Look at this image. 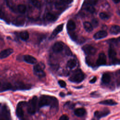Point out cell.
Masks as SVG:
<instances>
[{
	"instance_id": "obj_1",
	"label": "cell",
	"mask_w": 120,
	"mask_h": 120,
	"mask_svg": "<svg viewBox=\"0 0 120 120\" xmlns=\"http://www.w3.org/2000/svg\"><path fill=\"white\" fill-rule=\"evenodd\" d=\"M38 104L39 107L45 106H51L53 107H56L58 105V101L54 97L42 95L40 97Z\"/></svg>"
},
{
	"instance_id": "obj_2",
	"label": "cell",
	"mask_w": 120,
	"mask_h": 120,
	"mask_svg": "<svg viewBox=\"0 0 120 120\" xmlns=\"http://www.w3.org/2000/svg\"><path fill=\"white\" fill-rule=\"evenodd\" d=\"M85 77V75L81 69L75 70L69 78V80L72 82L79 83L82 81Z\"/></svg>"
},
{
	"instance_id": "obj_3",
	"label": "cell",
	"mask_w": 120,
	"mask_h": 120,
	"mask_svg": "<svg viewBox=\"0 0 120 120\" xmlns=\"http://www.w3.org/2000/svg\"><path fill=\"white\" fill-rule=\"evenodd\" d=\"M38 104V98L36 96H34L32 99L29 100L27 104V111L30 114L35 113Z\"/></svg>"
},
{
	"instance_id": "obj_4",
	"label": "cell",
	"mask_w": 120,
	"mask_h": 120,
	"mask_svg": "<svg viewBox=\"0 0 120 120\" xmlns=\"http://www.w3.org/2000/svg\"><path fill=\"white\" fill-rule=\"evenodd\" d=\"M45 68L44 64L42 63H39L35 65L33 67V73L39 77H43L45 76V73L44 71Z\"/></svg>"
},
{
	"instance_id": "obj_5",
	"label": "cell",
	"mask_w": 120,
	"mask_h": 120,
	"mask_svg": "<svg viewBox=\"0 0 120 120\" xmlns=\"http://www.w3.org/2000/svg\"><path fill=\"white\" fill-rule=\"evenodd\" d=\"M109 58L112 60V63L114 64H119V60L116 58L117 52L115 49L112 46H110L108 49V52Z\"/></svg>"
},
{
	"instance_id": "obj_6",
	"label": "cell",
	"mask_w": 120,
	"mask_h": 120,
	"mask_svg": "<svg viewBox=\"0 0 120 120\" xmlns=\"http://www.w3.org/2000/svg\"><path fill=\"white\" fill-rule=\"evenodd\" d=\"M82 50L88 55H94L97 52V49L90 45H86L82 46Z\"/></svg>"
},
{
	"instance_id": "obj_7",
	"label": "cell",
	"mask_w": 120,
	"mask_h": 120,
	"mask_svg": "<svg viewBox=\"0 0 120 120\" xmlns=\"http://www.w3.org/2000/svg\"><path fill=\"white\" fill-rule=\"evenodd\" d=\"M24 104V102H20L17 105L16 110V114L19 119H22L23 117L24 112L23 110V106Z\"/></svg>"
},
{
	"instance_id": "obj_8",
	"label": "cell",
	"mask_w": 120,
	"mask_h": 120,
	"mask_svg": "<svg viewBox=\"0 0 120 120\" xmlns=\"http://www.w3.org/2000/svg\"><path fill=\"white\" fill-rule=\"evenodd\" d=\"M1 116L3 119H9L10 117V111L8 107L4 105L1 108Z\"/></svg>"
},
{
	"instance_id": "obj_9",
	"label": "cell",
	"mask_w": 120,
	"mask_h": 120,
	"mask_svg": "<svg viewBox=\"0 0 120 120\" xmlns=\"http://www.w3.org/2000/svg\"><path fill=\"white\" fill-rule=\"evenodd\" d=\"M110 113V111L107 108H105L102 110L97 111L94 113V116L98 119L105 117Z\"/></svg>"
},
{
	"instance_id": "obj_10",
	"label": "cell",
	"mask_w": 120,
	"mask_h": 120,
	"mask_svg": "<svg viewBox=\"0 0 120 120\" xmlns=\"http://www.w3.org/2000/svg\"><path fill=\"white\" fill-rule=\"evenodd\" d=\"M64 47V44L62 42H57L53 45L52 49L55 52H59L62 51Z\"/></svg>"
},
{
	"instance_id": "obj_11",
	"label": "cell",
	"mask_w": 120,
	"mask_h": 120,
	"mask_svg": "<svg viewBox=\"0 0 120 120\" xmlns=\"http://www.w3.org/2000/svg\"><path fill=\"white\" fill-rule=\"evenodd\" d=\"M106 63V58L105 55L104 53H100L98 55V58L96 61L98 66L104 65Z\"/></svg>"
},
{
	"instance_id": "obj_12",
	"label": "cell",
	"mask_w": 120,
	"mask_h": 120,
	"mask_svg": "<svg viewBox=\"0 0 120 120\" xmlns=\"http://www.w3.org/2000/svg\"><path fill=\"white\" fill-rule=\"evenodd\" d=\"M63 26H64L63 23H62V24H60L58 26H57V27L54 29L53 32H52V34L51 35V36L49 38V39L52 40V39H53L58 35V34L59 33L61 32L63 30Z\"/></svg>"
},
{
	"instance_id": "obj_13",
	"label": "cell",
	"mask_w": 120,
	"mask_h": 120,
	"mask_svg": "<svg viewBox=\"0 0 120 120\" xmlns=\"http://www.w3.org/2000/svg\"><path fill=\"white\" fill-rule=\"evenodd\" d=\"M107 32L105 30H100L96 32L93 36V38L95 39H100L105 38L107 36Z\"/></svg>"
},
{
	"instance_id": "obj_14",
	"label": "cell",
	"mask_w": 120,
	"mask_h": 120,
	"mask_svg": "<svg viewBox=\"0 0 120 120\" xmlns=\"http://www.w3.org/2000/svg\"><path fill=\"white\" fill-rule=\"evenodd\" d=\"M13 52V50L11 48H8L0 52V59H4L10 55H11Z\"/></svg>"
},
{
	"instance_id": "obj_15",
	"label": "cell",
	"mask_w": 120,
	"mask_h": 120,
	"mask_svg": "<svg viewBox=\"0 0 120 120\" xmlns=\"http://www.w3.org/2000/svg\"><path fill=\"white\" fill-rule=\"evenodd\" d=\"M23 60L26 62L31 64H34L37 62V60L35 57L30 55H25L23 56Z\"/></svg>"
},
{
	"instance_id": "obj_16",
	"label": "cell",
	"mask_w": 120,
	"mask_h": 120,
	"mask_svg": "<svg viewBox=\"0 0 120 120\" xmlns=\"http://www.w3.org/2000/svg\"><path fill=\"white\" fill-rule=\"evenodd\" d=\"M82 8L84 10L90 13H93L95 11V8L94 6L87 2L84 3V4L82 5Z\"/></svg>"
},
{
	"instance_id": "obj_17",
	"label": "cell",
	"mask_w": 120,
	"mask_h": 120,
	"mask_svg": "<svg viewBox=\"0 0 120 120\" xmlns=\"http://www.w3.org/2000/svg\"><path fill=\"white\" fill-rule=\"evenodd\" d=\"M24 22H25L24 18L22 16H19L15 19V20L14 21L13 23L15 25L20 26L23 25L24 23Z\"/></svg>"
},
{
	"instance_id": "obj_18",
	"label": "cell",
	"mask_w": 120,
	"mask_h": 120,
	"mask_svg": "<svg viewBox=\"0 0 120 120\" xmlns=\"http://www.w3.org/2000/svg\"><path fill=\"white\" fill-rule=\"evenodd\" d=\"M5 1L7 5L12 11L14 12H16L17 11V7H16L15 4L12 0H5Z\"/></svg>"
},
{
	"instance_id": "obj_19",
	"label": "cell",
	"mask_w": 120,
	"mask_h": 120,
	"mask_svg": "<svg viewBox=\"0 0 120 120\" xmlns=\"http://www.w3.org/2000/svg\"><path fill=\"white\" fill-rule=\"evenodd\" d=\"M102 81L105 84L109 83L111 80V76L108 73H105L102 75Z\"/></svg>"
},
{
	"instance_id": "obj_20",
	"label": "cell",
	"mask_w": 120,
	"mask_h": 120,
	"mask_svg": "<svg viewBox=\"0 0 120 120\" xmlns=\"http://www.w3.org/2000/svg\"><path fill=\"white\" fill-rule=\"evenodd\" d=\"M45 18L46 20L49 22H53L55 21L57 17L54 14L51 13H47L45 15Z\"/></svg>"
},
{
	"instance_id": "obj_21",
	"label": "cell",
	"mask_w": 120,
	"mask_h": 120,
	"mask_svg": "<svg viewBox=\"0 0 120 120\" xmlns=\"http://www.w3.org/2000/svg\"><path fill=\"white\" fill-rule=\"evenodd\" d=\"M74 113L78 117H82L86 114V110L83 108H77L75 110Z\"/></svg>"
},
{
	"instance_id": "obj_22",
	"label": "cell",
	"mask_w": 120,
	"mask_h": 120,
	"mask_svg": "<svg viewBox=\"0 0 120 120\" xmlns=\"http://www.w3.org/2000/svg\"><path fill=\"white\" fill-rule=\"evenodd\" d=\"M76 28V25L74 21L70 20L68 21L67 25V28L68 31H73Z\"/></svg>"
},
{
	"instance_id": "obj_23",
	"label": "cell",
	"mask_w": 120,
	"mask_h": 120,
	"mask_svg": "<svg viewBox=\"0 0 120 120\" xmlns=\"http://www.w3.org/2000/svg\"><path fill=\"white\" fill-rule=\"evenodd\" d=\"M99 103L102 105H114L117 104V103L115 102L114 100L112 99H110L101 101Z\"/></svg>"
},
{
	"instance_id": "obj_24",
	"label": "cell",
	"mask_w": 120,
	"mask_h": 120,
	"mask_svg": "<svg viewBox=\"0 0 120 120\" xmlns=\"http://www.w3.org/2000/svg\"><path fill=\"white\" fill-rule=\"evenodd\" d=\"M84 28L85 30L88 32H91L93 29V27L92 26L91 23L89 22H84L83 23Z\"/></svg>"
},
{
	"instance_id": "obj_25",
	"label": "cell",
	"mask_w": 120,
	"mask_h": 120,
	"mask_svg": "<svg viewBox=\"0 0 120 120\" xmlns=\"http://www.w3.org/2000/svg\"><path fill=\"white\" fill-rule=\"evenodd\" d=\"M120 28L119 25H112L110 28V33L112 34L117 35L120 33Z\"/></svg>"
},
{
	"instance_id": "obj_26",
	"label": "cell",
	"mask_w": 120,
	"mask_h": 120,
	"mask_svg": "<svg viewBox=\"0 0 120 120\" xmlns=\"http://www.w3.org/2000/svg\"><path fill=\"white\" fill-rule=\"evenodd\" d=\"M55 7L58 10H62L66 7V4L60 0L55 3Z\"/></svg>"
},
{
	"instance_id": "obj_27",
	"label": "cell",
	"mask_w": 120,
	"mask_h": 120,
	"mask_svg": "<svg viewBox=\"0 0 120 120\" xmlns=\"http://www.w3.org/2000/svg\"><path fill=\"white\" fill-rule=\"evenodd\" d=\"M20 37L23 41L27 40L29 38V34L27 31H23L20 33Z\"/></svg>"
},
{
	"instance_id": "obj_28",
	"label": "cell",
	"mask_w": 120,
	"mask_h": 120,
	"mask_svg": "<svg viewBox=\"0 0 120 120\" xmlns=\"http://www.w3.org/2000/svg\"><path fill=\"white\" fill-rule=\"evenodd\" d=\"M76 65V61L75 59H70L69 60L67 64V67L70 68V69H72L74 68H75Z\"/></svg>"
},
{
	"instance_id": "obj_29",
	"label": "cell",
	"mask_w": 120,
	"mask_h": 120,
	"mask_svg": "<svg viewBox=\"0 0 120 120\" xmlns=\"http://www.w3.org/2000/svg\"><path fill=\"white\" fill-rule=\"evenodd\" d=\"M26 7L24 4H19L17 7V11L22 14H24L26 11Z\"/></svg>"
},
{
	"instance_id": "obj_30",
	"label": "cell",
	"mask_w": 120,
	"mask_h": 120,
	"mask_svg": "<svg viewBox=\"0 0 120 120\" xmlns=\"http://www.w3.org/2000/svg\"><path fill=\"white\" fill-rule=\"evenodd\" d=\"M31 4L37 8H40L41 7V3L38 0H30Z\"/></svg>"
},
{
	"instance_id": "obj_31",
	"label": "cell",
	"mask_w": 120,
	"mask_h": 120,
	"mask_svg": "<svg viewBox=\"0 0 120 120\" xmlns=\"http://www.w3.org/2000/svg\"><path fill=\"white\" fill-rule=\"evenodd\" d=\"M99 15L100 18L102 20H107L109 18V15L105 12H101Z\"/></svg>"
},
{
	"instance_id": "obj_32",
	"label": "cell",
	"mask_w": 120,
	"mask_h": 120,
	"mask_svg": "<svg viewBox=\"0 0 120 120\" xmlns=\"http://www.w3.org/2000/svg\"><path fill=\"white\" fill-rule=\"evenodd\" d=\"M58 84L61 88H65L66 86V83L63 80H59L58 81Z\"/></svg>"
},
{
	"instance_id": "obj_33",
	"label": "cell",
	"mask_w": 120,
	"mask_h": 120,
	"mask_svg": "<svg viewBox=\"0 0 120 120\" xmlns=\"http://www.w3.org/2000/svg\"><path fill=\"white\" fill-rule=\"evenodd\" d=\"M91 24L93 27H97L98 24V20L97 19H93L92 20V24Z\"/></svg>"
},
{
	"instance_id": "obj_34",
	"label": "cell",
	"mask_w": 120,
	"mask_h": 120,
	"mask_svg": "<svg viewBox=\"0 0 120 120\" xmlns=\"http://www.w3.org/2000/svg\"><path fill=\"white\" fill-rule=\"evenodd\" d=\"M69 35L70 36V37H71V38H72V39H73L74 41H75L77 39V36L75 35V33H69Z\"/></svg>"
},
{
	"instance_id": "obj_35",
	"label": "cell",
	"mask_w": 120,
	"mask_h": 120,
	"mask_svg": "<svg viewBox=\"0 0 120 120\" xmlns=\"http://www.w3.org/2000/svg\"><path fill=\"white\" fill-rule=\"evenodd\" d=\"M98 1V0H87V1L86 2H87L88 3L92 5H94L97 3Z\"/></svg>"
},
{
	"instance_id": "obj_36",
	"label": "cell",
	"mask_w": 120,
	"mask_h": 120,
	"mask_svg": "<svg viewBox=\"0 0 120 120\" xmlns=\"http://www.w3.org/2000/svg\"><path fill=\"white\" fill-rule=\"evenodd\" d=\"M65 52L67 55H72V52L70 51V50L69 49L68 47H66V49H65Z\"/></svg>"
},
{
	"instance_id": "obj_37",
	"label": "cell",
	"mask_w": 120,
	"mask_h": 120,
	"mask_svg": "<svg viewBox=\"0 0 120 120\" xmlns=\"http://www.w3.org/2000/svg\"><path fill=\"white\" fill-rule=\"evenodd\" d=\"M60 120H68L69 119L68 117L66 115H62L60 118Z\"/></svg>"
},
{
	"instance_id": "obj_38",
	"label": "cell",
	"mask_w": 120,
	"mask_h": 120,
	"mask_svg": "<svg viewBox=\"0 0 120 120\" xmlns=\"http://www.w3.org/2000/svg\"><path fill=\"white\" fill-rule=\"evenodd\" d=\"M0 18L2 19H4V18H5V14L4 12L1 10H0Z\"/></svg>"
},
{
	"instance_id": "obj_39",
	"label": "cell",
	"mask_w": 120,
	"mask_h": 120,
	"mask_svg": "<svg viewBox=\"0 0 120 120\" xmlns=\"http://www.w3.org/2000/svg\"><path fill=\"white\" fill-rule=\"evenodd\" d=\"M96 81H97V77H96V76H95V77H94L91 80H90V83H95Z\"/></svg>"
},
{
	"instance_id": "obj_40",
	"label": "cell",
	"mask_w": 120,
	"mask_h": 120,
	"mask_svg": "<svg viewBox=\"0 0 120 120\" xmlns=\"http://www.w3.org/2000/svg\"><path fill=\"white\" fill-rule=\"evenodd\" d=\"M60 0L66 4H69L71 2L72 0Z\"/></svg>"
},
{
	"instance_id": "obj_41",
	"label": "cell",
	"mask_w": 120,
	"mask_h": 120,
	"mask_svg": "<svg viewBox=\"0 0 120 120\" xmlns=\"http://www.w3.org/2000/svg\"><path fill=\"white\" fill-rule=\"evenodd\" d=\"M60 96L62 97H63L65 96V93H64L63 92H60Z\"/></svg>"
},
{
	"instance_id": "obj_42",
	"label": "cell",
	"mask_w": 120,
	"mask_h": 120,
	"mask_svg": "<svg viewBox=\"0 0 120 120\" xmlns=\"http://www.w3.org/2000/svg\"><path fill=\"white\" fill-rule=\"evenodd\" d=\"M112 0L115 3H119V2L120 1V0Z\"/></svg>"
},
{
	"instance_id": "obj_43",
	"label": "cell",
	"mask_w": 120,
	"mask_h": 120,
	"mask_svg": "<svg viewBox=\"0 0 120 120\" xmlns=\"http://www.w3.org/2000/svg\"><path fill=\"white\" fill-rule=\"evenodd\" d=\"M1 83L0 82V87H1Z\"/></svg>"
}]
</instances>
